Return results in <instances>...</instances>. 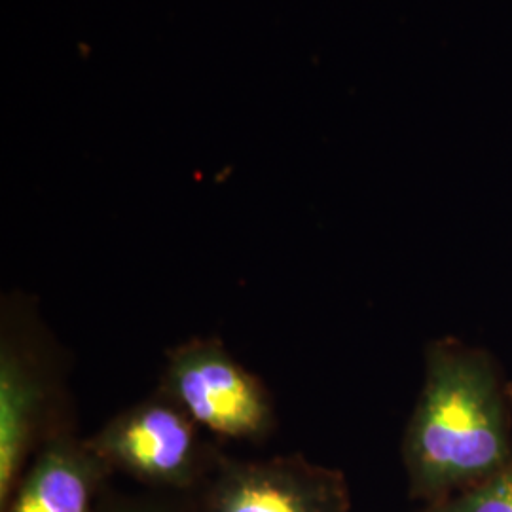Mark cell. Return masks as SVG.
Masks as SVG:
<instances>
[{
	"label": "cell",
	"mask_w": 512,
	"mask_h": 512,
	"mask_svg": "<svg viewBox=\"0 0 512 512\" xmlns=\"http://www.w3.org/2000/svg\"><path fill=\"white\" fill-rule=\"evenodd\" d=\"M40 385L12 349L0 353V503L18 486L40 404Z\"/></svg>",
	"instance_id": "obj_6"
},
{
	"label": "cell",
	"mask_w": 512,
	"mask_h": 512,
	"mask_svg": "<svg viewBox=\"0 0 512 512\" xmlns=\"http://www.w3.org/2000/svg\"><path fill=\"white\" fill-rule=\"evenodd\" d=\"M342 476L298 456L224 465L209 512H344Z\"/></svg>",
	"instance_id": "obj_4"
},
{
	"label": "cell",
	"mask_w": 512,
	"mask_h": 512,
	"mask_svg": "<svg viewBox=\"0 0 512 512\" xmlns=\"http://www.w3.org/2000/svg\"><path fill=\"white\" fill-rule=\"evenodd\" d=\"M196 427L169 399L150 401L116 416L88 444L107 467L148 484L183 488L200 469Z\"/></svg>",
	"instance_id": "obj_3"
},
{
	"label": "cell",
	"mask_w": 512,
	"mask_h": 512,
	"mask_svg": "<svg viewBox=\"0 0 512 512\" xmlns=\"http://www.w3.org/2000/svg\"><path fill=\"white\" fill-rule=\"evenodd\" d=\"M165 399L226 439L264 437L274 421L268 391L217 340H190L169 351Z\"/></svg>",
	"instance_id": "obj_2"
},
{
	"label": "cell",
	"mask_w": 512,
	"mask_h": 512,
	"mask_svg": "<svg viewBox=\"0 0 512 512\" xmlns=\"http://www.w3.org/2000/svg\"><path fill=\"white\" fill-rule=\"evenodd\" d=\"M433 512H512V458L497 473Z\"/></svg>",
	"instance_id": "obj_7"
},
{
	"label": "cell",
	"mask_w": 512,
	"mask_h": 512,
	"mask_svg": "<svg viewBox=\"0 0 512 512\" xmlns=\"http://www.w3.org/2000/svg\"><path fill=\"white\" fill-rule=\"evenodd\" d=\"M425 384L404 437L418 495L476 486L512 458L511 420L492 361L452 342L427 353Z\"/></svg>",
	"instance_id": "obj_1"
},
{
	"label": "cell",
	"mask_w": 512,
	"mask_h": 512,
	"mask_svg": "<svg viewBox=\"0 0 512 512\" xmlns=\"http://www.w3.org/2000/svg\"><path fill=\"white\" fill-rule=\"evenodd\" d=\"M120 512H164V511H156V509H128V511H120Z\"/></svg>",
	"instance_id": "obj_8"
},
{
	"label": "cell",
	"mask_w": 512,
	"mask_h": 512,
	"mask_svg": "<svg viewBox=\"0 0 512 512\" xmlns=\"http://www.w3.org/2000/svg\"><path fill=\"white\" fill-rule=\"evenodd\" d=\"M107 469L88 442L52 440L10 495L6 512H95Z\"/></svg>",
	"instance_id": "obj_5"
}]
</instances>
